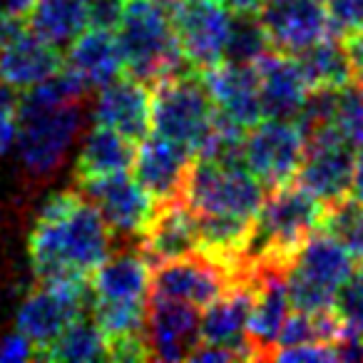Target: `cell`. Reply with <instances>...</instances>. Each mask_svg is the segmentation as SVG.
<instances>
[{
	"mask_svg": "<svg viewBox=\"0 0 363 363\" xmlns=\"http://www.w3.org/2000/svg\"><path fill=\"white\" fill-rule=\"evenodd\" d=\"M38 361L57 363H92L110 361V343L102 333L100 323L95 321L92 311H85L55 338L48 351L40 353Z\"/></svg>",
	"mask_w": 363,
	"mask_h": 363,
	"instance_id": "obj_27",
	"label": "cell"
},
{
	"mask_svg": "<svg viewBox=\"0 0 363 363\" xmlns=\"http://www.w3.org/2000/svg\"><path fill=\"white\" fill-rule=\"evenodd\" d=\"M294 57H296L298 67H301L311 90H318V87H343L348 82H353L346 45L336 35H328L323 40L313 43V45L303 48V50L294 52Z\"/></svg>",
	"mask_w": 363,
	"mask_h": 363,
	"instance_id": "obj_28",
	"label": "cell"
},
{
	"mask_svg": "<svg viewBox=\"0 0 363 363\" xmlns=\"http://www.w3.org/2000/svg\"><path fill=\"white\" fill-rule=\"evenodd\" d=\"M30 358H35V346L18 328L0 338V363H23Z\"/></svg>",
	"mask_w": 363,
	"mask_h": 363,
	"instance_id": "obj_38",
	"label": "cell"
},
{
	"mask_svg": "<svg viewBox=\"0 0 363 363\" xmlns=\"http://www.w3.org/2000/svg\"><path fill=\"white\" fill-rule=\"evenodd\" d=\"M356 147H351L336 127H321L306 135V155L298 167V182L323 204H331L351 194Z\"/></svg>",
	"mask_w": 363,
	"mask_h": 363,
	"instance_id": "obj_13",
	"label": "cell"
},
{
	"mask_svg": "<svg viewBox=\"0 0 363 363\" xmlns=\"http://www.w3.org/2000/svg\"><path fill=\"white\" fill-rule=\"evenodd\" d=\"M162 3H172V0H162Z\"/></svg>",
	"mask_w": 363,
	"mask_h": 363,
	"instance_id": "obj_44",
	"label": "cell"
},
{
	"mask_svg": "<svg viewBox=\"0 0 363 363\" xmlns=\"http://www.w3.org/2000/svg\"><path fill=\"white\" fill-rule=\"evenodd\" d=\"M234 279L239 277L222 262L194 252L152 267V296L174 298L204 308L219 294L227 291Z\"/></svg>",
	"mask_w": 363,
	"mask_h": 363,
	"instance_id": "obj_14",
	"label": "cell"
},
{
	"mask_svg": "<svg viewBox=\"0 0 363 363\" xmlns=\"http://www.w3.org/2000/svg\"><path fill=\"white\" fill-rule=\"evenodd\" d=\"M254 303V269L234 279L227 291L202 308V343L234 351L239 358H254L249 343V318Z\"/></svg>",
	"mask_w": 363,
	"mask_h": 363,
	"instance_id": "obj_18",
	"label": "cell"
},
{
	"mask_svg": "<svg viewBox=\"0 0 363 363\" xmlns=\"http://www.w3.org/2000/svg\"><path fill=\"white\" fill-rule=\"evenodd\" d=\"M269 50H272V40H269V33L259 16V8L257 11H234L224 60L254 65Z\"/></svg>",
	"mask_w": 363,
	"mask_h": 363,
	"instance_id": "obj_30",
	"label": "cell"
},
{
	"mask_svg": "<svg viewBox=\"0 0 363 363\" xmlns=\"http://www.w3.org/2000/svg\"><path fill=\"white\" fill-rule=\"evenodd\" d=\"M321 229L331 234L353 259H363V202L356 197H341L326 204Z\"/></svg>",
	"mask_w": 363,
	"mask_h": 363,
	"instance_id": "obj_31",
	"label": "cell"
},
{
	"mask_svg": "<svg viewBox=\"0 0 363 363\" xmlns=\"http://www.w3.org/2000/svg\"><path fill=\"white\" fill-rule=\"evenodd\" d=\"M338 30H363V0H323Z\"/></svg>",
	"mask_w": 363,
	"mask_h": 363,
	"instance_id": "obj_37",
	"label": "cell"
},
{
	"mask_svg": "<svg viewBox=\"0 0 363 363\" xmlns=\"http://www.w3.org/2000/svg\"><path fill=\"white\" fill-rule=\"evenodd\" d=\"M199 75L219 117L234 122L242 130H249L264 120L262 92H259V77L254 65L222 60Z\"/></svg>",
	"mask_w": 363,
	"mask_h": 363,
	"instance_id": "obj_19",
	"label": "cell"
},
{
	"mask_svg": "<svg viewBox=\"0 0 363 363\" xmlns=\"http://www.w3.org/2000/svg\"><path fill=\"white\" fill-rule=\"evenodd\" d=\"M65 67L72 70L87 90H100L125 75V57L115 30L87 28L67 45Z\"/></svg>",
	"mask_w": 363,
	"mask_h": 363,
	"instance_id": "obj_25",
	"label": "cell"
},
{
	"mask_svg": "<svg viewBox=\"0 0 363 363\" xmlns=\"http://www.w3.org/2000/svg\"><path fill=\"white\" fill-rule=\"evenodd\" d=\"M254 269V303L249 318V343L254 358H272L294 303L286 286V269L252 267Z\"/></svg>",
	"mask_w": 363,
	"mask_h": 363,
	"instance_id": "obj_20",
	"label": "cell"
},
{
	"mask_svg": "<svg viewBox=\"0 0 363 363\" xmlns=\"http://www.w3.org/2000/svg\"><path fill=\"white\" fill-rule=\"evenodd\" d=\"M264 3H274V0H262V6H264Z\"/></svg>",
	"mask_w": 363,
	"mask_h": 363,
	"instance_id": "obj_43",
	"label": "cell"
},
{
	"mask_svg": "<svg viewBox=\"0 0 363 363\" xmlns=\"http://www.w3.org/2000/svg\"><path fill=\"white\" fill-rule=\"evenodd\" d=\"M130 0H87V18L90 28H105V30H117L122 16L127 11Z\"/></svg>",
	"mask_w": 363,
	"mask_h": 363,
	"instance_id": "obj_36",
	"label": "cell"
},
{
	"mask_svg": "<svg viewBox=\"0 0 363 363\" xmlns=\"http://www.w3.org/2000/svg\"><path fill=\"white\" fill-rule=\"evenodd\" d=\"M90 279H50L40 281L16 311V328L35 346V358L55 343V338L90 311Z\"/></svg>",
	"mask_w": 363,
	"mask_h": 363,
	"instance_id": "obj_8",
	"label": "cell"
},
{
	"mask_svg": "<svg viewBox=\"0 0 363 363\" xmlns=\"http://www.w3.org/2000/svg\"><path fill=\"white\" fill-rule=\"evenodd\" d=\"M65 65L60 48L43 38L28 18L0 16V82L26 92Z\"/></svg>",
	"mask_w": 363,
	"mask_h": 363,
	"instance_id": "obj_11",
	"label": "cell"
},
{
	"mask_svg": "<svg viewBox=\"0 0 363 363\" xmlns=\"http://www.w3.org/2000/svg\"><path fill=\"white\" fill-rule=\"evenodd\" d=\"M145 338L155 361H189L202 343V308L174 298L150 296Z\"/></svg>",
	"mask_w": 363,
	"mask_h": 363,
	"instance_id": "obj_15",
	"label": "cell"
},
{
	"mask_svg": "<svg viewBox=\"0 0 363 363\" xmlns=\"http://www.w3.org/2000/svg\"><path fill=\"white\" fill-rule=\"evenodd\" d=\"M222 3H227L232 11H257V8H262V0H222Z\"/></svg>",
	"mask_w": 363,
	"mask_h": 363,
	"instance_id": "obj_42",
	"label": "cell"
},
{
	"mask_svg": "<svg viewBox=\"0 0 363 363\" xmlns=\"http://www.w3.org/2000/svg\"><path fill=\"white\" fill-rule=\"evenodd\" d=\"M194 160L197 155L192 147L150 132L137 142L132 174L157 202H172V199H182Z\"/></svg>",
	"mask_w": 363,
	"mask_h": 363,
	"instance_id": "obj_16",
	"label": "cell"
},
{
	"mask_svg": "<svg viewBox=\"0 0 363 363\" xmlns=\"http://www.w3.org/2000/svg\"><path fill=\"white\" fill-rule=\"evenodd\" d=\"M137 155V142L105 125H95L82 140L77 152L75 177L77 179H92V177H107L117 172H132Z\"/></svg>",
	"mask_w": 363,
	"mask_h": 363,
	"instance_id": "obj_26",
	"label": "cell"
},
{
	"mask_svg": "<svg viewBox=\"0 0 363 363\" xmlns=\"http://www.w3.org/2000/svg\"><path fill=\"white\" fill-rule=\"evenodd\" d=\"M343 45L351 62V75L358 87H363V30H353L343 38Z\"/></svg>",
	"mask_w": 363,
	"mask_h": 363,
	"instance_id": "obj_39",
	"label": "cell"
},
{
	"mask_svg": "<svg viewBox=\"0 0 363 363\" xmlns=\"http://www.w3.org/2000/svg\"><path fill=\"white\" fill-rule=\"evenodd\" d=\"M140 252L150 259L152 267L199 252L197 214L182 199L160 202L150 227L140 237Z\"/></svg>",
	"mask_w": 363,
	"mask_h": 363,
	"instance_id": "obj_24",
	"label": "cell"
},
{
	"mask_svg": "<svg viewBox=\"0 0 363 363\" xmlns=\"http://www.w3.org/2000/svg\"><path fill=\"white\" fill-rule=\"evenodd\" d=\"M353 269V257L321 227L303 242L286 269L289 296L296 311L333 308L336 289Z\"/></svg>",
	"mask_w": 363,
	"mask_h": 363,
	"instance_id": "obj_6",
	"label": "cell"
},
{
	"mask_svg": "<svg viewBox=\"0 0 363 363\" xmlns=\"http://www.w3.org/2000/svg\"><path fill=\"white\" fill-rule=\"evenodd\" d=\"M214 122L217 110L197 70L172 72L152 85V132L192 147L197 155Z\"/></svg>",
	"mask_w": 363,
	"mask_h": 363,
	"instance_id": "obj_5",
	"label": "cell"
},
{
	"mask_svg": "<svg viewBox=\"0 0 363 363\" xmlns=\"http://www.w3.org/2000/svg\"><path fill=\"white\" fill-rule=\"evenodd\" d=\"M18 102L16 90L0 82V155H6L16 145L18 135Z\"/></svg>",
	"mask_w": 363,
	"mask_h": 363,
	"instance_id": "obj_34",
	"label": "cell"
},
{
	"mask_svg": "<svg viewBox=\"0 0 363 363\" xmlns=\"http://www.w3.org/2000/svg\"><path fill=\"white\" fill-rule=\"evenodd\" d=\"M259 16L272 48L289 55L341 33L323 0H274L259 8Z\"/></svg>",
	"mask_w": 363,
	"mask_h": 363,
	"instance_id": "obj_17",
	"label": "cell"
},
{
	"mask_svg": "<svg viewBox=\"0 0 363 363\" xmlns=\"http://www.w3.org/2000/svg\"><path fill=\"white\" fill-rule=\"evenodd\" d=\"M28 21L52 45H70L82 30L90 28L87 0H35Z\"/></svg>",
	"mask_w": 363,
	"mask_h": 363,
	"instance_id": "obj_29",
	"label": "cell"
},
{
	"mask_svg": "<svg viewBox=\"0 0 363 363\" xmlns=\"http://www.w3.org/2000/svg\"><path fill=\"white\" fill-rule=\"evenodd\" d=\"M274 361L284 363H331L336 358V346L331 343H298V346H286L272 353Z\"/></svg>",
	"mask_w": 363,
	"mask_h": 363,
	"instance_id": "obj_35",
	"label": "cell"
},
{
	"mask_svg": "<svg viewBox=\"0 0 363 363\" xmlns=\"http://www.w3.org/2000/svg\"><path fill=\"white\" fill-rule=\"evenodd\" d=\"M172 28L192 70L202 72L224 60L234 11L222 0H172Z\"/></svg>",
	"mask_w": 363,
	"mask_h": 363,
	"instance_id": "obj_10",
	"label": "cell"
},
{
	"mask_svg": "<svg viewBox=\"0 0 363 363\" xmlns=\"http://www.w3.org/2000/svg\"><path fill=\"white\" fill-rule=\"evenodd\" d=\"M80 125V102L55 107L18 102L16 147L23 167L35 177L55 172L75 142Z\"/></svg>",
	"mask_w": 363,
	"mask_h": 363,
	"instance_id": "obj_7",
	"label": "cell"
},
{
	"mask_svg": "<svg viewBox=\"0 0 363 363\" xmlns=\"http://www.w3.org/2000/svg\"><path fill=\"white\" fill-rule=\"evenodd\" d=\"M331 125L351 147L358 150L363 145V87H358L356 82L338 87Z\"/></svg>",
	"mask_w": 363,
	"mask_h": 363,
	"instance_id": "obj_33",
	"label": "cell"
},
{
	"mask_svg": "<svg viewBox=\"0 0 363 363\" xmlns=\"http://www.w3.org/2000/svg\"><path fill=\"white\" fill-rule=\"evenodd\" d=\"M244 164L267 189L296 179L306 155V135L296 120L264 117L244 135Z\"/></svg>",
	"mask_w": 363,
	"mask_h": 363,
	"instance_id": "obj_9",
	"label": "cell"
},
{
	"mask_svg": "<svg viewBox=\"0 0 363 363\" xmlns=\"http://www.w3.org/2000/svg\"><path fill=\"white\" fill-rule=\"evenodd\" d=\"M92 120L140 142L152 132V85L125 72L97 90Z\"/></svg>",
	"mask_w": 363,
	"mask_h": 363,
	"instance_id": "obj_21",
	"label": "cell"
},
{
	"mask_svg": "<svg viewBox=\"0 0 363 363\" xmlns=\"http://www.w3.org/2000/svg\"><path fill=\"white\" fill-rule=\"evenodd\" d=\"M351 197H356L358 202H363V145L356 150V162H353Z\"/></svg>",
	"mask_w": 363,
	"mask_h": 363,
	"instance_id": "obj_41",
	"label": "cell"
},
{
	"mask_svg": "<svg viewBox=\"0 0 363 363\" xmlns=\"http://www.w3.org/2000/svg\"><path fill=\"white\" fill-rule=\"evenodd\" d=\"M115 33L125 57L127 75L147 85H155L162 77L189 67L172 28L169 3L130 0Z\"/></svg>",
	"mask_w": 363,
	"mask_h": 363,
	"instance_id": "obj_3",
	"label": "cell"
},
{
	"mask_svg": "<svg viewBox=\"0 0 363 363\" xmlns=\"http://www.w3.org/2000/svg\"><path fill=\"white\" fill-rule=\"evenodd\" d=\"M333 313L343 323V331L363 338V259L353 264L348 277L338 284L333 296Z\"/></svg>",
	"mask_w": 363,
	"mask_h": 363,
	"instance_id": "obj_32",
	"label": "cell"
},
{
	"mask_svg": "<svg viewBox=\"0 0 363 363\" xmlns=\"http://www.w3.org/2000/svg\"><path fill=\"white\" fill-rule=\"evenodd\" d=\"M92 303H150L152 264L137 249L110 254L90 277Z\"/></svg>",
	"mask_w": 363,
	"mask_h": 363,
	"instance_id": "obj_23",
	"label": "cell"
},
{
	"mask_svg": "<svg viewBox=\"0 0 363 363\" xmlns=\"http://www.w3.org/2000/svg\"><path fill=\"white\" fill-rule=\"evenodd\" d=\"M77 189L90 199L110 232L117 237L140 239L160 207V202L142 187L132 172L77 179Z\"/></svg>",
	"mask_w": 363,
	"mask_h": 363,
	"instance_id": "obj_12",
	"label": "cell"
},
{
	"mask_svg": "<svg viewBox=\"0 0 363 363\" xmlns=\"http://www.w3.org/2000/svg\"><path fill=\"white\" fill-rule=\"evenodd\" d=\"M38 281L90 279L112 254V232L80 189L52 194L28 239Z\"/></svg>",
	"mask_w": 363,
	"mask_h": 363,
	"instance_id": "obj_1",
	"label": "cell"
},
{
	"mask_svg": "<svg viewBox=\"0 0 363 363\" xmlns=\"http://www.w3.org/2000/svg\"><path fill=\"white\" fill-rule=\"evenodd\" d=\"M267 197V187L244 162H217L197 157L189 169L182 202L194 214L234 217L254 222Z\"/></svg>",
	"mask_w": 363,
	"mask_h": 363,
	"instance_id": "obj_4",
	"label": "cell"
},
{
	"mask_svg": "<svg viewBox=\"0 0 363 363\" xmlns=\"http://www.w3.org/2000/svg\"><path fill=\"white\" fill-rule=\"evenodd\" d=\"M254 70L259 77L264 117L298 120L311 87H308L296 57L272 48L267 55L254 62Z\"/></svg>",
	"mask_w": 363,
	"mask_h": 363,
	"instance_id": "obj_22",
	"label": "cell"
},
{
	"mask_svg": "<svg viewBox=\"0 0 363 363\" xmlns=\"http://www.w3.org/2000/svg\"><path fill=\"white\" fill-rule=\"evenodd\" d=\"M35 0H0V16L3 18H30Z\"/></svg>",
	"mask_w": 363,
	"mask_h": 363,
	"instance_id": "obj_40",
	"label": "cell"
},
{
	"mask_svg": "<svg viewBox=\"0 0 363 363\" xmlns=\"http://www.w3.org/2000/svg\"><path fill=\"white\" fill-rule=\"evenodd\" d=\"M323 209L326 204L306 192L298 182L269 189L244 252L247 269L291 267L303 242L321 227Z\"/></svg>",
	"mask_w": 363,
	"mask_h": 363,
	"instance_id": "obj_2",
	"label": "cell"
}]
</instances>
